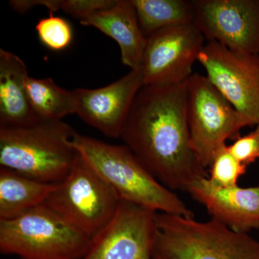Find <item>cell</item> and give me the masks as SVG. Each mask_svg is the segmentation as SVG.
Masks as SVG:
<instances>
[{
	"mask_svg": "<svg viewBox=\"0 0 259 259\" xmlns=\"http://www.w3.org/2000/svg\"><path fill=\"white\" fill-rule=\"evenodd\" d=\"M187 95V81L143 87L120 136L153 177L172 191H187L196 180L208 177L191 143Z\"/></svg>",
	"mask_w": 259,
	"mask_h": 259,
	"instance_id": "obj_1",
	"label": "cell"
},
{
	"mask_svg": "<svg viewBox=\"0 0 259 259\" xmlns=\"http://www.w3.org/2000/svg\"><path fill=\"white\" fill-rule=\"evenodd\" d=\"M71 146L120 199L156 212L193 217L185 202L158 182L127 146L75 132Z\"/></svg>",
	"mask_w": 259,
	"mask_h": 259,
	"instance_id": "obj_2",
	"label": "cell"
},
{
	"mask_svg": "<svg viewBox=\"0 0 259 259\" xmlns=\"http://www.w3.org/2000/svg\"><path fill=\"white\" fill-rule=\"evenodd\" d=\"M75 132L62 120L0 127V166L40 182L60 183L78 155L71 144Z\"/></svg>",
	"mask_w": 259,
	"mask_h": 259,
	"instance_id": "obj_3",
	"label": "cell"
},
{
	"mask_svg": "<svg viewBox=\"0 0 259 259\" xmlns=\"http://www.w3.org/2000/svg\"><path fill=\"white\" fill-rule=\"evenodd\" d=\"M152 259H259V241L211 218L157 212Z\"/></svg>",
	"mask_w": 259,
	"mask_h": 259,
	"instance_id": "obj_4",
	"label": "cell"
},
{
	"mask_svg": "<svg viewBox=\"0 0 259 259\" xmlns=\"http://www.w3.org/2000/svg\"><path fill=\"white\" fill-rule=\"evenodd\" d=\"M92 241L45 203L0 220V251L21 259H83Z\"/></svg>",
	"mask_w": 259,
	"mask_h": 259,
	"instance_id": "obj_5",
	"label": "cell"
},
{
	"mask_svg": "<svg viewBox=\"0 0 259 259\" xmlns=\"http://www.w3.org/2000/svg\"><path fill=\"white\" fill-rule=\"evenodd\" d=\"M120 197L78 153L45 204L93 239L113 218Z\"/></svg>",
	"mask_w": 259,
	"mask_h": 259,
	"instance_id": "obj_6",
	"label": "cell"
},
{
	"mask_svg": "<svg viewBox=\"0 0 259 259\" xmlns=\"http://www.w3.org/2000/svg\"><path fill=\"white\" fill-rule=\"evenodd\" d=\"M187 123L194 152L204 168L228 140H236L250 125L207 76L192 74L187 81Z\"/></svg>",
	"mask_w": 259,
	"mask_h": 259,
	"instance_id": "obj_7",
	"label": "cell"
},
{
	"mask_svg": "<svg viewBox=\"0 0 259 259\" xmlns=\"http://www.w3.org/2000/svg\"><path fill=\"white\" fill-rule=\"evenodd\" d=\"M207 77L250 125H259V55L207 42L198 60Z\"/></svg>",
	"mask_w": 259,
	"mask_h": 259,
	"instance_id": "obj_8",
	"label": "cell"
},
{
	"mask_svg": "<svg viewBox=\"0 0 259 259\" xmlns=\"http://www.w3.org/2000/svg\"><path fill=\"white\" fill-rule=\"evenodd\" d=\"M205 40L194 23L161 29L148 37L142 65L144 86L186 82Z\"/></svg>",
	"mask_w": 259,
	"mask_h": 259,
	"instance_id": "obj_9",
	"label": "cell"
},
{
	"mask_svg": "<svg viewBox=\"0 0 259 259\" xmlns=\"http://www.w3.org/2000/svg\"><path fill=\"white\" fill-rule=\"evenodd\" d=\"M194 23L207 42L259 55V0H192Z\"/></svg>",
	"mask_w": 259,
	"mask_h": 259,
	"instance_id": "obj_10",
	"label": "cell"
},
{
	"mask_svg": "<svg viewBox=\"0 0 259 259\" xmlns=\"http://www.w3.org/2000/svg\"><path fill=\"white\" fill-rule=\"evenodd\" d=\"M156 213L120 199L111 221L83 259H152Z\"/></svg>",
	"mask_w": 259,
	"mask_h": 259,
	"instance_id": "obj_11",
	"label": "cell"
},
{
	"mask_svg": "<svg viewBox=\"0 0 259 259\" xmlns=\"http://www.w3.org/2000/svg\"><path fill=\"white\" fill-rule=\"evenodd\" d=\"M144 86L141 68L131 70L103 88L76 89V114L107 137L120 138L135 99Z\"/></svg>",
	"mask_w": 259,
	"mask_h": 259,
	"instance_id": "obj_12",
	"label": "cell"
},
{
	"mask_svg": "<svg viewBox=\"0 0 259 259\" xmlns=\"http://www.w3.org/2000/svg\"><path fill=\"white\" fill-rule=\"evenodd\" d=\"M187 192L213 219L233 231L247 233L259 229V186L219 187L206 177L194 182Z\"/></svg>",
	"mask_w": 259,
	"mask_h": 259,
	"instance_id": "obj_13",
	"label": "cell"
},
{
	"mask_svg": "<svg viewBox=\"0 0 259 259\" xmlns=\"http://www.w3.org/2000/svg\"><path fill=\"white\" fill-rule=\"evenodd\" d=\"M80 23L98 29L115 40L120 47L122 64L131 70L142 68L147 37L141 30L131 0H116L112 6L80 20Z\"/></svg>",
	"mask_w": 259,
	"mask_h": 259,
	"instance_id": "obj_14",
	"label": "cell"
},
{
	"mask_svg": "<svg viewBox=\"0 0 259 259\" xmlns=\"http://www.w3.org/2000/svg\"><path fill=\"white\" fill-rule=\"evenodd\" d=\"M28 76L26 65L18 56L0 49V127H25L38 122L27 92Z\"/></svg>",
	"mask_w": 259,
	"mask_h": 259,
	"instance_id": "obj_15",
	"label": "cell"
},
{
	"mask_svg": "<svg viewBox=\"0 0 259 259\" xmlns=\"http://www.w3.org/2000/svg\"><path fill=\"white\" fill-rule=\"evenodd\" d=\"M56 185L0 167V220L13 219L45 203Z\"/></svg>",
	"mask_w": 259,
	"mask_h": 259,
	"instance_id": "obj_16",
	"label": "cell"
},
{
	"mask_svg": "<svg viewBox=\"0 0 259 259\" xmlns=\"http://www.w3.org/2000/svg\"><path fill=\"white\" fill-rule=\"evenodd\" d=\"M146 37L161 29L194 23V8L187 0H131Z\"/></svg>",
	"mask_w": 259,
	"mask_h": 259,
	"instance_id": "obj_17",
	"label": "cell"
},
{
	"mask_svg": "<svg viewBox=\"0 0 259 259\" xmlns=\"http://www.w3.org/2000/svg\"><path fill=\"white\" fill-rule=\"evenodd\" d=\"M26 89L32 110L38 121L61 120L65 116L76 114L74 91L59 88L54 80L28 76Z\"/></svg>",
	"mask_w": 259,
	"mask_h": 259,
	"instance_id": "obj_18",
	"label": "cell"
},
{
	"mask_svg": "<svg viewBox=\"0 0 259 259\" xmlns=\"http://www.w3.org/2000/svg\"><path fill=\"white\" fill-rule=\"evenodd\" d=\"M209 168L208 178L212 183L231 187L238 185V180L246 172L247 166L237 159L226 144L216 153Z\"/></svg>",
	"mask_w": 259,
	"mask_h": 259,
	"instance_id": "obj_19",
	"label": "cell"
},
{
	"mask_svg": "<svg viewBox=\"0 0 259 259\" xmlns=\"http://www.w3.org/2000/svg\"><path fill=\"white\" fill-rule=\"evenodd\" d=\"M40 41L51 51H59L69 47L73 40L71 24L50 13L49 18L39 20L35 26Z\"/></svg>",
	"mask_w": 259,
	"mask_h": 259,
	"instance_id": "obj_20",
	"label": "cell"
},
{
	"mask_svg": "<svg viewBox=\"0 0 259 259\" xmlns=\"http://www.w3.org/2000/svg\"><path fill=\"white\" fill-rule=\"evenodd\" d=\"M228 148L237 159L245 166L258 159L259 125H256L255 130L249 134L235 140Z\"/></svg>",
	"mask_w": 259,
	"mask_h": 259,
	"instance_id": "obj_21",
	"label": "cell"
},
{
	"mask_svg": "<svg viewBox=\"0 0 259 259\" xmlns=\"http://www.w3.org/2000/svg\"><path fill=\"white\" fill-rule=\"evenodd\" d=\"M116 0H61L60 10L79 20H84L95 13L107 9Z\"/></svg>",
	"mask_w": 259,
	"mask_h": 259,
	"instance_id": "obj_22",
	"label": "cell"
}]
</instances>
